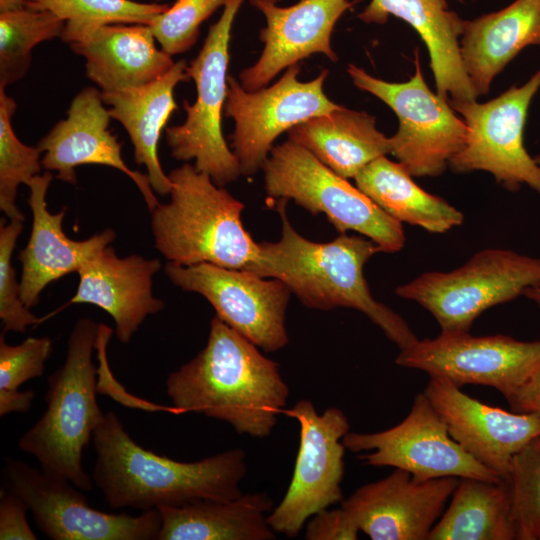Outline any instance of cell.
I'll return each instance as SVG.
<instances>
[{
  "label": "cell",
  "mask_w": 540,
  "mask_h": 540,
  "mask_svg": "<svg viewBox=\"0 0 540 540\" xmlns=\"http://www.w3.org/2000/svg\"><path fill=\"white\" fill-rule=\"evenodd\" d=\"M305 525L306 540H356L360 532L341 507L321 510L311 516Z\"/></svg>",
  "instance_id": "38"
},
{
  "label": "cell",
  "mask_w": 540,
  "mask_h": 540,
  "mask_svg": "<svg viewBox=\"0 0 540 540\" xmlns=\"http://www.w3.org/2000/svg\"><path fill=\"white\" fill-rule=\"evenodd\" d=\"M25 502L10 492L1 491L0 500V539L1 540H36L37 536L30 528Z\"/></svg>",
  "instance_id": "39"
},
{
  "label": "cell",
  "mask_w": 540,
  "mask_h": 540,
  "mask_svg": "<svg viewBox=\"0 0 540 540\" xmlns=\"http://www.w3.org/2000/svg\"><path fill=\"white\" fill-rule=\"evenodd\" d=\"M523 295L533 301L540 308V286L526 289Z\"/></svg>",
  "instance_id": "43"
},
{
  "label": "cell",
  "mask_w": 540,
  "mask_h": 540,
  "mask_svg": "<svg viewBox=\"0 0 540 540\" xmlns=\"http://www.w3.org/2000/svg\"><path fill=\"white\" fill-rule=\"evenodd\" d=\"M300 71L298 63L291 65L276 83L256 91L245 90L228 75L224 115L234 121L232 146L241 175L253 176L262 169L282 133L341 107L324 92L328 70L306 82L298 80Z\"/></svg>",
  "instance_id": "12"
},
{
  "label": "cell",
  "mask_w": 540,
  "mask_h": 540,
  "mask_svg": "<svg viewBox=\"0 0 540 540\" xmlns=\"http://www.w3.org/2000/svg\"><path fill=\"white\" fill-rule=\"evenodd\" d=\"M288 139L346 179L390 154L389 138L377 129L375 117L344 106L296 125L288 131Z\"/></svg>",
  "instance_id": "28"
},
{
  "label": "cell",
  "mask_w": 540,
  "mask_h": 540,
  "mask_svg": "<svg viewBox=\"0 0 540 540\" xmlns=\"http://www.w3.org/2000/svg\"><path fill=\"white\" fill-rule=\"evenodd\" d=\"M187 63L179 60L160 78L141 87L115 92H102V98L113 119H116L130 138L134 159L144 165L150 184L157 194L171 191L172 183L161 167L158 144L161 132L178 106L175 87L189 80Z\"/></svg>",
  "instance_id": "25"
},
{
  "label": "cell",
  "mask_w": 540,
  "mask_h": 540,
  "mask_svg": "<svg viewBox=\"0 0 540 540\" xmlns=\"http://www.w3.org/2000/svg\"><path fill=\"white\" fill-rule=\"evenodd\" d=\"M35 398L32 390H2L0 389V416L12 412H27Z\"/></svg>",
  "instance_id": "41"
},
{
  "label": "cell",
  "mask_w": 540,
  "mask_h": 540,
  "mask_svg": "<svg viewBox=\"0 0 540 540\" xmlns=\"http://www.w3.org/2000/svg\"><path fill=\"white\" fill-rule=\"evenodd\" d=\"M111 118L101 91L91 86L82 89L73 98L67 117L39 141L37 147L44 153L42 167L56 172L57 179L69 184L77 183L76 168L81 165L117 169L135 183L151 212L159 201L148 176L125 163L122 145L109 129Z\"/></svg>",
  "instance_id": "20"
},
{
  "label": "cell",
  "mask_w": 540,
  "mask_h": 540,
  "mask_svg": "<svg viewBox=\"0 0 540 540\" xmlns=\"http://www.w3.org/2000/svg\"><path fill=\"white\" fill-rule=\"evenodd\" d=\"M164 272L175 286L203 296L218 318L265 352L288 344L286 311L291 291L281 280L209 263L167 262Z\"/></svg>",
  "instance_id": "16"
},
{
  "label": "cell",
  "mask_w": 540,
  "mask_h": 540,
  "mask_svg": "<svg viewBox=\"0 0 540 540\" xmlns=\"http://www.w3.org/2000/svg\"><path fill=\"white\" fill-rule=\"evenodd\" d=\"M286 203L283 199L278 203L281 238L259 243V260L249 271L281 280L308 308L327 311L345 307L362 312L400 350L417 341L408 323L370 292L363 268L381 252L379 246L370 239L346 233L327 243L310 241L291 225Z\"/></svg>",
  "instance_id": "3"
},
{
  "label": "cell",
  "mask_w": 540,
  "mask_h": 540,
  "mask_svg": "<svg viewBox=\"0 0 540 540\" xmlns=\"http://www.w3.org/2000/svg\"><path fill=\"white\" fill-rule=\"evenodd\" d=\"M507 402L515 412L540 417V369Z\"/></svg>",
  "instance_id": "40"
},
{
  "label": "cell",
  "mask_w": 540,
  "mask_h": 540,
  "mask_svg": "<svg viewBox=\"0 0 540 540\" xmlns=\"http://www.w3.org/2000/svg\"><path fill=\"white\" fill-rule=\"evenodd\" d=\"M458 479L421 481L395 468L387 477L359 487L340 507L372 540H427Z\"/></svg>",
  "instance_id": "17"
},
{
  "label": "cell",
  "mask_w": 540,
  "mask_h": 540,
  "mask_svg": "<svg viewBox=\"0 0 540 540\" xmlns=\"http://www.w3.org/2000/svg\"><path fill=\"white\" fill-rule=\"evenodd\" d=\"M507 481L515 540H540V435L514 456Z\"/></svg>",
  "instance_id": "34"
},
{
  "label": "cell",
  "mask_w": 540,
  "mask_h": 540,
  "mask_svg": "<svg viewBox=\"0 0 540 540\" xmlns=\"http://www.w3.org/2000/svg\"><path fill=\"white\" fill-rule=\"evenodd\" d=\"M398 17L417 31L426 44L437 93L450 101L476 100L478 94L464 69L460 38L466 21L448 10L446 0H371L358 15L366 23Z\"/></svg>",
  "instance_id": "23"
},
{
  "label": "cell",
  "mask_w": 540,
  "mask_h": 540,
  "mask_svg": "<svg viewBox=\"0 0 540 540\" xmlns=\"http://www.w3.org/2000/svg\"><path fill=\"white\" fill-rule=\"evenodd\" d=\"M415 73L406 82L378 79L349 64L353 84L387 104L399 125L389 138L390 154L413 177L438 176L465 145L467 126L449 102L427 86L416 53Z\"/></svg>",
  "instance_id": "9"
},
{
  "label": "cell",
  "mask_w": 540,
  "mask_h": 540,
  "mask_svg": "<svg viewBox=\"0 0 540 540\" xmlns=\"http://www.w3.org/2000/svg\"><path fill=\"white\" fill-rule=\"evenodd\" d=\"M225 0H176L149 25L161 49L170 56L191 49L196 43L200 25Z\"/></svg>",
  "instance_id": "35"
},
{
  "label": "cell",
  "mask_w": 540,
  "mask_h": 540,
  "mask_svg": "<svg viewBox=\"0 0 540 540\" xmlns=\"http://www.w3.org/2000/svg\"><path fill=\"white\" fill-rule=\"evenodd\" d=\"M175 410L222 420L239 433L266 438L283 414L289 388L279 364L217 316L205 347L166 380Z\"/></svg>",
  "instance_id": "1"
},
{
  "label": "cell",
  "mask_w": 540,
  "mask_h": 540,
  "mask_svg": "<svg viewBox=\"0 0 540 540\" xmlns=\"http://www.w3.org/2000/svg\"><path fill=\"white\" fill-rule=\"evenodd\" d=\"M540 286V257L485 249L449 272H426L396 288V294L429 311L441 332H469L485 310Z\"/></svg>",
  "instance_id": "8"
},
{
  "label": "cell",
  "mask_w": 540,
  "mask_h": 540,
  "mask_svg": "<svg viewBox=\"0 0 540 540\" xmlns=\"http://www.w3.org/2000/svg\"><path fill=\"white\" fill-rule=\"evenodd\" d=\"M540 46V0H515L502 10L466 21L460 38L464 69L478 96L525 47Z\"/></svg>",
  "instance_id": "26"
},
{
  "label": "cell",
  "mask_w": 540,
  "mask_h": 540,
  "mask_svg": "<svg viewBox=\"0 0 540 540\" xmlns=\"http://www.w3.org/2000/svg\"><path fill=\"white\" fill-rule=\"evenodd\" d=\"M459 1H463V0H459Z\"/></svg>",
  "instance_id": "44"
},
{
  "label": "cell",
  "mask_w": 540,
  "mask_h": 540,
  "mask_svg": "<svg viewBox=\"0 0 540 540\" xmlns=\"http://www.w3.org/2000/svg\"><path fill=\"white\" fill-rule=\"evenodd\" d=\"M52 352L49 337H28L17 345H9L0 336V389L18 390L26 381L42 376Z\"/></svg>",
  "instance_id": "37"
},
{
  "label": "cell",
  "mask_w": 540,
  "mask_h": 540,
  "mask_svg": "<svg viewBox=\"0 0 540 540\" xmlns=\"http://www.w3.org/2000/svg\"><path fill=\"white\" fill-rule=\"evenodd\" d=\"M26 7L49 10L64 20L60 37L70 45L104 25H150L169 5L131 0H27Z\"/></svg>",
  "instance_id": "31"
},
{
  "label": "cell",
  "mask_w": 540,
  "mask_h": 540,
  "mask_svg": "<svg viewBox=\"0 0 540 540\" xmlns=\"http://www.w3.org/2000/svg\"><path fill=\"white\" fill-rule=\"evenodd\" d=\"M244 0H225L222 14L210 26L198 55L187 65L186 74L196 86V99L186 100V119L165 129L171 156L194 160L197 170L207 173L221 187L241 176L239 161L222 131V112L227 95L229 43L234 19Z\"/></svg>",
  "instance_id": "7"
},
{
  "label": "cell",
  "mask_w": 540,
  "mask_h": 540,
  "mask_svg": "<svg viewBox=\"0 0 540 540\" xmlns=\"http://www.w3.org/2000/svg\"><path fill=\"white\" fill-rule=\"evenodd\" d=\"M26 1L27 0H0V12L25 7Z\"/></svg>",
  "instance_id": "42"
},
{
  "label": "cell",
  "mask_w": 540,
  "mask_h": 540,
  "mask_svg": "<svg viewBox=\"0 0 540 540\" xmlns=\"http://www.w3.org/2000/svg\"><path fill=\"white\" fill-rule=\"evenodd\" d=\"M98 326L80 318L67 342L63 365L47 380V409L19 439L18 447L32 455L44 472L89 491L93 480L82 467V453L104 413L97 399L98 370L92 360Z\"/></svg>",
  "instance_id": "5"
},
{
  "label": "cell",
  "mask_w": 540,
  "mask_h": 540,
  "mask_svg": "<svg viewBox=\"0 0 540 540\" xmlns=\"http://www.w3.org/2000/svg\"><path fill=\"white\" fill-rule=\"evenodd\" d=\"M412 177L400 163L382 156L366 165L354 180L360 191L401 223L432 233H444L463 223L461 211L426 192Z\"/></svg>",
  "instance_id": "29"
},
{
  "label": "cell",
  "mask_w": 540,
  "mask_h": 540,
  "mask_svg": "<svg viewBox=\"0 0 540 540\" xmlns=\"http://www.w3.org/2000/svg\"><path fill=\"white\" fill-rule=\"evenodd\" d=\"M262 170L269 197L293 200L313 215L323 213L338 232H358L381 252L403 248L401 222L290 139L272 148Z\"/></svg>",
  "instance_id": "6"
},
{
  "label": "cell",
  "mask_w": 540,
  "mask_h": 540,
  "mask_svg": "<svg viewBox=\"0 0 540 540\" xmlns=\"http://www.w3.org/2000/svg\"><path fill=\"white\" fill-rule=\"evenodd\" d=\"M65 21L49 10L22 7L0 12V86L22 79L31 52L41 42L60 37Z\"/></svg>",
  "instance_id": "32"
},
{
  "label": "cell",
  "mask_w": 540,
  "mask_h": 540,
  "mask_svg": "<svg viewBox=\"0 0 540 540\" xmlns=\"http://www.w3.org/2000/svg\"><path fill=\"white\" fill-rule=\"evenodd\" d=\"M274 503L267 493L237 498L199 500L182 506H160L157 540H274L268 522Z\"/></svg>",
  "instance_id": "27"
},
{
  "label": "cell",
  "mask_w": 540,
  "mask_h": 540,
  "mask_svg": "<svg viewBox=\"0 0 540 540\" xmlns=\"http://www.w3.org/2000/svg\"><path fill=\"white\" fill-rule=\"evenodd\" d=\"M4 474L10 492L32 512L38 529L52 540H151L162 524L157 508L138 516L92 508L65 478L7 458Z\"/></svg>",
  "instance_id": "14"
},
{
  "label": "cell",
  "mask_w": 540,
  "mask_h": 540,
  "mask_svg": "<svg viewBox=\"0 0 540 540\" xmlns=\"http://www.w3.org/2000/svg\"><path fill=\"white\" fill-rule=\"evenodd\" d=\"M539 89L540 69L488 102L450 101L468 130L464 147L449 161L452 171H487L511 191L527 185L540 194V166L523 144L529 106Z\"/></svg>",
  "instance_id": "11"
},
{
  "label": "cell",
  "mask_w": 540,
  "mask_h": 540,
  "mask_svg": "<svg viewBox=\"0 0 540 540\" xmlns=\"http://www.w3.org/2000/svg\"><path fill=\"white\" fill-rule=\"evenodd\" d=\"M283 414L299 423L300 441L290 484L268 522L276 533L295 538L311 516L343 499V438L350 425L339 408L319 414L307 399L285 408Z\"/></svg>",
  "instance_id": "10"
},
{
  "label": "cell",
  "mask_w": 540,
  "mask_h": 540,
  "mask_svg": "<svg viewBox=\"0 0 540 540\" xmlns=\"http://www.w3.org/2000/svg\"><path fill=\"white\" fill-rule=\"evenodd\" d=\"M167 203L151 211L155 248L169 263H209L249 271L260 248L244 228L245 205L211 177L185 163L169 172Z\"/></svg>",
  "instance_id": "4"
},
{
  "label": "cell",
  "mask_w": 540,
  "mask_h": 540,
  "mask_svg": "<svg viewBox=\"0 0 540 540\" xmlns=\"http://www.w3.org/2000/svg\"><path fill=\"white\" fill-rule=\"evenodd\" d=\"M395 362L460 388L470 384L490 386L507 400L540 369V340L441 332L436 338L418 339L400 350Z\"/></svg>",
  "instance_id": "13"
},
{
  "label": "cell",
  "mask_w": 540,
  "mask_h": 540,
  "mask_svg": "<svg viewBox=\"0 0 540 540\" xmlns=\"http://www.w3.org/2000/svg\"><path fill=\"white\" fill-rule=\"evenodd\" d=\"M427 540H515L509 482L459 478Z\"/></svg>",
  "instance_id": "30"
},
{
  "label": "cell",
  "mask_w": 540,
  "mask_h": 540,
  "mask_svg": "<svg viewBox=\"0 0 540 540\" xmlns=\"http://www.w3.org/2000/svg\"><path fill=\"white\" fill-rule=\"evenodd\" d=\"M423 392L451 437L503 480L509 479L514 456L540 435L539 416L489 406L450 381L430 378Z\"/></svg>",
  "instance_id": "18"
},
{
  "label": "cell",
  "mask_w": 540,
  "mask_h": 540,
  "mask_svg": "<svg viewBox=\"0 0 540 540\" xmlns=\"http://www.w3.org/2000/svg\"><path fill=\"white\" fill-rule=\"evenodd\" d=\"M16 108L15 100L0 86V209L9 220L24 221L16 205L18 187L40 174L42 152L16 136L12 125Z\"/></svg>",
  "instance_id": "33"
},
{
  "label": "cell",
  "mask_w": 540,
  "mask_h": 540,
  "mask_svg": "<svg viewBox=\"0 0 540 540\" xmlns=\"http://www.w3.org/2000/svg\"><path fill=\"white\" fill-rule=\"evenodd\" d=\"M156 42L149 25L109 24L69 46L85 59L86 76L102 92H115L149 84L174 65Z\"/></svg>",
  "instance_id": "24"
},
{
  "label": "cell",
  "mask_w": 540,
  "mask_h": 540,
  "mask_svg": "<svg viewBox=\"0 0 540 540\" xmlns=\"http://www.w3.org/2000/svg\"><path fill=\"white\" fill-rule=\"evenodd\" d=\"M23 230L22 220H9L0 225V319L3 333L25 332L40 319L30 312L20 296V284L12 264L17 239Z\"/></svg>",
  "instance_id": "36"
},
{
  "label": "cell",
  "mask_w": 540,
  "mask_h": 540,
  "mask_svg": "<svg viewBox=\"0 0 540 540\" xmlns=\"http://www.w3.org/2000/svg\"><path fill=\"white\" fill-rule=\"evenodd\" d=\"M92 480L112 509L148 511L199 500L226 501L242 495L246 453L234 448L195 462H182L138 445L110 411L93 433Z\"/></svg>",
  "instance_id": "2"
},
{
  "label": "cell",
  "mask_w": 540,
  "mask_h": 540,
  "mask_svg": "<svg viewBox=\"0 0 540 540\" xmlns=\"http://www.w3.org/2000/svg\"><path fill=\"white\" fill-rule=\"evenodd\" d=\"M52 179L53 175L46 171L26 184L30 190L27 201L32 212V229L18 259L22 266L20 296L28 308L38 304L42 291L50 283L78 272L86 261L116 238L110 228L86 240L69 238L63 229L66 208L57 213L47 208L46 194Z\"/></svg>",
  "instance_id": "22"
},
{
  "label": "cell",
  "mask_w": 540,
  "mask_h": 540,
  "mask_svg": "<svg viewBox=\"0 0 540 540\" xmlns=\"http://www.w3.org/2000/svg\"><path fill=\"white\" fill-rule=\"evenodd\" d=\"M161 266L158 259L137 254L119 257L108 245L79 269L76 293L65 306L85 303L101 308L114 320L118 340L127 344L149 315L165 307L152 292L153 276Z\"/></svg>",
  "instance_id": "21"
},
{
  "label": "cell",
  "mask_w": 540,
  "mask_h": 540,
  "mask_svg": "<svg viewBox=\"0 0 540 540\" xmlns=\"http://www.w3.org/2000/svg\"><path fill=\"white\" fill-rule=\"evenodd\" d=\"M343 444L358 459L375 467H394L417 480L440 477L500 481L496 473L468 454L424 392L417 394L408 415L395 426L373 433L348 432Z\"/></svg>",
  "instance_id": "15"
},
{
  "label": "cell",
  "mask_w": 540,
  "mask_h": 540,
  "mask_svg": "<svg viewBox=\"0 0 540 540\" xmlns=\"http://www.w3.org/2000/svg\"><path fill=\"white\" fill-rule=\"evenodd\" d=\"M280 0H250L265 17L259 38L264 44L258 60L239 73L247 91L266 87L281 71L301 60L321 53L336 62L331 36L337 21L350 9L349 0H300L279 6Z\"/></svg>",
  "instance_id": "19"
}]
</instances>
